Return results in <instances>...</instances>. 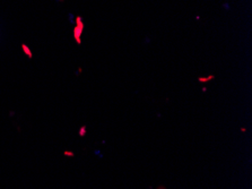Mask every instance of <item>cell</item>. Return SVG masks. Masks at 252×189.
Instances as JSON below:
<instances>
[{"label": "cell", "instance_id": "6da1fadb", "mask_svg": "<svg viewBox=\"0 0 252 189\" xmlns=\"http://www.w3.org/2000/svg\"><path fill=\"white\" fill-rule=\"evenodd\" d=\"M83 135H85V128H81L80 129V136H83Z\"/></svg>", "mask_w": 252, "mask_h": 189}, {"label": "cell", "instance_id": "7a4b0ae2", "mask_svg": "<svg viewBox=\"0 0 252 189\" xmlns=\"http://www.w3.org/2000/svg\"><path fill=\"white\" fill-rule=\"evenodd\" d=\"M64 154H66V155H69V156H72L73 153H71V152H64Z\"/></svg>", "mask_w": 252, "mask_h": 189}]
</instances>
